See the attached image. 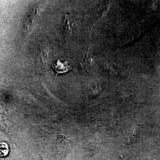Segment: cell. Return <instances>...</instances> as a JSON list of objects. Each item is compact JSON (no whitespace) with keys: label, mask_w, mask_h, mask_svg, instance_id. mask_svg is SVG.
Wrapping results in <instances>:
<instances>
[{"label":"cell","mask_w":160,"mask_h":160,"mask_svg":"<svg viewBox=\"0 0 160 160\" xmlns=\"http://www.w3.org/2000/svg\"><path fill=\"white\" fill-rule=\"evenodd\" d=\"M9 152L8 146L6 143H0V157L6 156Z\"/></svg>","instance_id":"obj_2"},{"label":"cell","mask_w":160,"mask_h":160,"mask_svg":"<svg viewBox=\"0 0 160 160\" xmlns=\"http://www.w3.org/2000/svg\"><path fill=\"white\" fill-rule=\"evenodd\" d=\"M52 67L58 73H63L70 70L72 69V65L69 61L58 59L57 62L52 64Z\"/></svg>","instance_id":"obj_1"}]
</instances>
